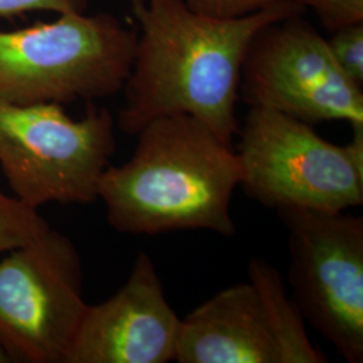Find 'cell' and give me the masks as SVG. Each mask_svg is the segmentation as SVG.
Here are the masks:
<instances>
[{
    "label": "cell",
    "instance_id": "6da1fadb",
    "mask_svg": "<svg viewBox=\"0 0 363 363\" xmlns=\"http://www.w3.org/2000/svg\"><path fill=\"white\" fill-rule=\"evenodd\" d=\"M140 26L118 128L136 136L159 117L189 115L233 145L241 69L261 28L306 9L286 1L237 19H216L182 0H128Z\"/></svg>",
    "mask_w": 363,
    "mask_h": 363
},
{
    "label": "cell",
    "instance_id": "7a4b0ae2",
    "mask_svg": "<svg viewBox=\"0 0 363 363\" xmlns=\"http://www.w3.org/2000/svg\"><path fill=\"white\" fill-rule=\"evenodd\" d=\"M136 136L130 160L109 164L99 183L108 223L136 235H234L232 198L244 174L234 145L189 115L155 118Z\"/></svg>",
    "mask_w": 363,
    "mask_h": 363
},
{
    "label": "cell",
    "instance_id": "3957f363",
    "mask_svg": "<svg viewBox=\"0 0 363 363\" xmlns=\"http://www.w3.org/2000/svg\"><path fill=\"white\" fill-rule=\"evenodd\" d=\"M138 33L115 15L60 13L50 23L0 30V100L91 101L124 89Z\"/></svg>",
    "mask_w": 363,
    "mask_h": 363
},
{
    "label": "cell",
    "instance_id": "277c9868",
    "mask_svg": "<svg viewBox=\"0 0 363 363\" xmlns=\"http://www.w3.org/2000/svg\"><path fill=\"white\" fill-rule=\"evenodd\" d=\"M347 144L331 143L311 124L265 108H250L238 130L241 186L276 211L340 213L363 203V127Z\"/></svg>",
    "mask_w": 363,
    "mask_h": 363
},
{
    "label": "cell",
    "instance_id": "5b68a950",
    "mask_svg": "<svg viewBox=\"0 0 363 363\" xmlns=\"http://www.w3.org/2000/svg\"><path fill=\"white\" fill-rule=\"evenodd\" d=\"M116 150L115 120L91 105L74 120L57 103L0 100V167L13 196L30 208L88 205Z\"/></svg>",
    "mask_w": 363,
    "mask_h": 363
},
{
    "label": "cell",
    "instance_id": "8992f818",
    "mask_svg": "<svg viewBox=\"0 0 363 363\" xmlns=\"http://www.w3.org/2000/svg\"><path fill=\"white\" fill-rule=\"evenodd\" d=\"M179 363H325L280 272L252 259L247 281L217 292L182 319Z\"/></svg>",
    "mask_w": 363,
    "mask_h": 363
},
{
    "label": "cell",
    "instance_id": "52a82bcc",
    "mask_svg": "<svg viewBox=\"0 0 363 363\" xmlns=\"http://www.w3.org/2000/svg\"><path fill=\"white\" fill-rule=\"evenodd\" d=\"M82 259L52 226L0 261V346L10 362L65 363L88 307Z\"/></svg>",
    "mask_w": 363,
    "mask_h": 363
},
{
    "label": "cell",
    "instance_id": "ba28073f",
    "mask_svg": "<svg viewBox=\"0 0 363 363\" xmlns=\"http://www.w3.org/2000/svg\"><path fill=\"white\" fill-rule=\"evenodd\" d=\"M295 303L349 363L363 362V218L352 214L286 208Z\"/></svg>",
    "mask_w": 363,
    "mask_h": 363
},
{
    "label": "cell",
    "instance_id": "9c48e42d",
    "mask_svg": "<svg viewBox=\"0 0 363 363\" xmlns=\"http://www.w3.org/2000/svg\"><path fill=\"white\" fill-rule=\"evenodd\" d=\"M240 97L308 124L346 121L363 127L362 86L339 67L325 40L292 15L261 28L241 69Z\"/></svg>",
    "mask_w": 363,
    "mask_h": 363
},
{
    "label": "cell",
    "instance_id": "30bf717a",
    "mask_svg": "<svg viewBox=\"0 0 363 363\" xmlns=\"http://www.w3.org/2000/svg\"><path fill=\"white\" fill-rule=\"evenodd\" d=\"M181 325L154 259L140 252L125 284L103 303L88 304L65 363L175 361Z\"/></svg>",
    "mask_w": 363,
    "mask_h": 363
},
{
    "label": "cell",
    "instance_id": "8fae6325",
    "mask_svg": "<svg viewBox=\"0 0 363 363\" xmlns=\"http://www.w3.org/2000/svg\"><path fill=\"white\" fill-rule=\"evenodd\" d=\"M49 228L50 223L37 208L27 206L0 189V253L25 245Z\"/></svg>",
    "mask_w": 363,
    "mask_h": 363
},
{
    "label": "cell",
    "instance_id": "7c38bea8",
    "mask_svg": "<svg viewBox=\"0 0 363 363\" xmlns=\"http://www.w3.org/2000/svg\"><path fill=\"white\" fill-rule=\"evenodd\" d=\"M327 45L343 73L362 86L363 23L334 31Z\"/></svg>",
    "mask_w": 363,
    "mask_h": 363
},
{
    "label": "cell",
    "instance_id": "4fadbf2b",
    "mask_svg": "<svg viewBox=\"0 0 363 363\" xmlns=\"http://www.w3.org/2000/svg\"><path fill=\"white\" fill-rule=\"evenodd\" d=\"M319 16L333 33L343 27L363 23V0H298Z\"/></svg>",
    "mask_w": 363,
    "mask_h": 363
},
{
    "label": "cell",
    "instance_id": "5bb4252c",
    "mask_svg": "<svg viewBox=\"0 0 363 363\" xmlns=\"http://www.w3.org/2000/svg\"><path fill=\"white\" fill-rule=\"evenodd\" d=\"M194 13L216 19H237L294 0H182ZM298 1V0H296Z\"/></svg>",
    "mask_w": 363,
    "mask_h": 363
},
{
    "label": "cell",
    "instance_id": "9a60e30c",
    "mask_svg": "<svg viewBox=\"0 0 363 363\" xmlns=\"http://www.w3.org/2000/svg\"><path fill=\"white\" fill-rule=\"evenodd\" d=\"M86 0H0V18L26 13H84Z\"/></svg>",
    "mask_w": 363,
    "mask_h": 363
},
{
    "label": "cell",
    "instance_id": "2e32d148",
    "mask_svg": "<svg viewBox=\"0 0 363 363\" xmlns=\"http://www.w3.org/2000/svg\"><path fill=\"white\" fill-rule=\"evenodd\" d=\"M0 363H10V358L7 357L6 351L3 350L1 346H0Z\"/></svg>",
    "mask_w": 363,
    "mask_h": 363
}]
</instances>
